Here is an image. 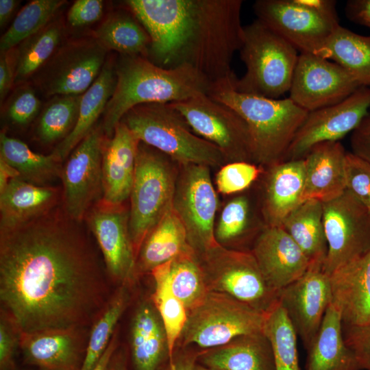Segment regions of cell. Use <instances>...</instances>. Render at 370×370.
<instances>
[{
  "label": "cell",
  "mask_w": 370,
  "mask_h": 370,
  "mask_svg": "<svg viewBox=\"0 0 370 370\" xmlns=\"http://www.w3.org/2000/svg\"><path fill=\"white\" fill-rule=\"evenodd\" d=\"M58 206L0 230L1 309L21 332L86 328L111 296L85 235Z\"/></svg>",
  "instance_id": "obj_1"
},
{
  "label": "cell",
  "mask_w": 370,
  "mask_h": 370,
  "mask_svg": "<svg viewBox=\"0 0 370 370\" xmlns=\"http://www.w3.org/2000/svg\"><path fill=\"white\" fill-rule=\"evenodd\" d=\"M241 0H175L157 54L159 66H192L210 84L234 75L244 36Z\"/></svg>",
  "instance_id": "obj_2"
},
{
  "label": "cell",
  "mask_w": 370,
  "mask_h": 370,
  "mask_svg": "<svg viewBox=\"0 0 370 370\" xmlns=\"http://www.w3.org/2000/svg\"><path fill=\"white\" fill-rule=\"evenodd\" d=\"M116 82L103 112V130L110 138L134 107L169 103L208 94L210 82L188 64L166 69L142 56H123L115 64Z\"/></svg>",
  "instance_id": "obj_3"
},
{
  "label": "cell",
  "mask_w": 370,
  "mask_h": 370,
  "mask_svg": "<svg viewBox=\"0 0 370 370\" xmlns=\"http://www.w3.org/2000/svg\"><path fill=\"white\" fill-rule=\"evenodd\" d=\"M235 74L210 84L208 95L237 112L247 123L254 162L267 167L284 161L308 112L289 97L269 99L237 91Z\"/></svg>",
  "instance_id": "obj_4"
},
{
  "label": "cell",
  "mask_w": 370,
  "mask_h": 370,
  "mask_svg": "<svg viewBox=\"0 0 370 370\" xmlns=\"http://www.w3.org/2000/svg\"><path fill=\"white\" fill-rule=\"evenodd\" d=\"M142 142L164 153L180 166H222L227 163L221 151L199 137L170 103L136 106L122 118Z\"/></svg>",
  "instance_id": "obj_5"
},
{
  "label": "cell",
  "mask_w": 370,
  "mask_h": 370,
  "mask_svg": "<svg viewBox=\"0 0 370 370\" xmlns=\"http://www.w3.org/2000/svg\"><path fill=\"white\" fill-rule=\"evenodd\" d=\"M239 51L246 71L237 91L275 99L289 92L299 54L288 42L256 19L244 26Z\"/></svg>",
  "instance_id": "obj_6"
},
{
  "label": "cell",
  "mask_w": 370,
  "mask_h": 370,
  "mask_svg": "<svg viewBox=\"0 0 370 370\" xmlns=\"http://www.w3.org/2000/svg\"><path fill=\"white\" fill-rule=\"evenodd\" d=\"M173 162L140 142L129 209V229L136 256L151 230L173 208L177 176Z\"/></svg>",
  "instance_id": "obj_7"
},
{
  "label": "cell",
  "mask_w": 370,
  "mask_h": 370,
  "mask_svg": "<svg viewBox=\"0 0 370 370\" xmlns=\"http://www.w3.org/2000/svg\"><path fill=\"white\" fill-rule=\"evenodd\" d=\"M267 315L230 295L210 291L188 312L181 337L185 345L223 346L240 336L264 333Z\"/></svg>",
  "instance_id": "obj_8"
},
{
  "label": "cell",
  "mask_w": 370,
  "mask_h": 370,
  "mask_svg": "<svg viewBox=\"0 0 370 370\" xmlns=\"http://www.w3.org/2000/svg\"><path fill=\"white\" fill-rule=\"evenodd\" d=\"M199 257L210 291L230 295L265 314L279 303V293L267 283L250 251L218 245Z\"/></svg>",
  "instance_id": "obj_9"
},
{
  "label": "cell",
  "mask_w": 370,
  "mask_h": 370,
  "mask_svg": "<svg viewBox=\"0 0 370 370\" xmlns=\"http://www.w3.org/2000/svg\"><path fill=\"white\" fill-rule=\"evenodd\" d=\"M169 103L182 114L194 133L221 151L227 163H255L248 126L231 108L207 94Z\"/></svg>",
  "instance_id": "obj_10"
},
{
  "label": "cell",
  "mask_w": 370,
  "mask_h": 370,
  "mask_svg": "<svg viewBox=\"0 0 370 370\" xmlns=\"http://www.w3.org/2000/svg\"><path fill=\"white\" fill-rule=\"evenodd\" d=\"M173 199V209L186 232L190 246L199 256L219 245L214 237L219 200L210 166H180Z\"/></svg>",
  "instance_id": "obj_11"
},
{
  "label": "cell",
  "mask_w": 370,
  "mask_h": 370,
  "mask_svg": "<svg viewBox=\"0 0 370 370\" xmlns=\"http://www.w3.org/2000/svg\"><path fill=\"white\" fill-rule=\"evenodd\" d=\"M322 205L328 244L323 269L330 275L370 249V213L347 189Z\"/></svg>",
  "instance_id": "obj_12"
},
{
  "label": "cell",
  "mask_w": 370,
  "mask_h": 370,
  "mask_svg": "<svg viewBox=\"0 0 370 370\" xmlns=\"http://www.w3.org/2000/svg\"><path fill=\"white\" fill-rule=\"evenodd\" d=\"M103 127L95 126L77 145L62 166L63 210L79 223L103 196ZM102 199V197H101Z\"/></svg>",
  "instance_id": "obj_13"
},
{
  "label": "cell",
  "mask_w": 370,
  "mask_h": 370,
  "mask_svg": "<svg viewBox=\"0 0 370 370\" xmlns=\"http://www.w3.org/2000/svg\"><path fill=\"white\" fill-rule=\"evenodd\" d=\"M102 253L107 274L119 286L137 278V256L129 229V210L100 199L85 217Z\"/></svg>",
  "instance_id": "obj_14"
},
{
  "label": "cell",
  "mask_w": 370,
  "mask_h": 370,
  "mask_svg": "<svg viewBox=\"0 0 370 370\" xmlns=\"http://www.w3.org/2000/svg\"><path fill=\"white\" fill-rule=\"evenodd\" d=\"M107 50L94 38L70 42L50 58L40 77L47 96L84 94L100 74Z\"/></svg>",
  "instance_id": "obj_15"
},
{
  "label": "cell",
  "mask_w": 370,
  "mask_h": 370,
  "mask_svg": "<svg viewBox=\"0 0 370 370\" xmlns=\"http://www.w3.org/2000/svg\"><path fill=\"white\" fill-rule=\"evenodd\" d=\"M370 108V87L360 86L341 102L308 113L284 160L304 158L317 144L339 141L353 132Z\"/></svg>",
  "instance_id": "obj_16"
},
{
  "label": "cell",
  "mask_w": 370,
  "mask_h": 370,
  "mask_svg": "<svg viewBox=\"0 0 370 370\" xmlns=\"http://www.w3.org/2000/svg\"><path fill=\"white\" fill-rule=\"evenodd\" d=\"M253 8L256 19L300 53L317 55L340 25L328 21L300 0H257Z\"/></svg>",
  "instance_id": "obj_17"
},
{
  "label": "cell",
  "mask_w": 370,
  "mask_h": 370,
  "mask_svg": "<svg viewBox=\"0 0 370 370\" xmlns=\"http://www.w3.org/2000/svg\"><path fill=\"white\" fill-rule=\"evenodd\" d=\"M360 86L337 63L312 53H299L289 98L308 112L342 101Z\"/></svg>",
  "instance_id": "obj_18"
},
{
  "label": "cell",
  "mask_w": 370,
  "mask_h": 370,
  "mask_svg": "<svg viewBox=\"0 0 370 370\" xmlns=\"http://www.w3.org/2000/svg\"><path fill=\"white\" fill-rule=\"evenodd\" d=\"M284 309L306 349L314 340L332 302L330 277L323 264H310L306 272L279 292Z\"/></svg>",
  "instance_id": "obj_19"
},
{
  "label": "cell",
  "mask_w": 370,
  "mask_h": 370,
  "mask_svg": "<svg viewBox=\"0 0 370 370\" xmlns=\"http://www.w3.org/2000/svg\"><path fill=\"white\" fill-rule=\"evenodd\" d=\"M85 328L21 332L25 362L39 370H81L87 347Z\"/></svg>",
  "instance_id": "obj_20"
},
{
  "label": "cell",
  "mask_w": 370,
  "mask_h": 370,
  "mask_svg": "<svg viewBox=\"0 0 370 370\" xmlns=\"http://www.w3.org/2000/svg\"><path fill=\"white\" fill-rule=\"evenodd\" d=\"M250 251L267 283L278 293L303 275L310 265L303 251L282 226L265 225Z\"/></svg>",
  "instance_id": "obj_21"
},
{
  "label": "cell",
  "mask_w": 370,
  "mask_h": 370,
  "mask_svg": "<svg viewBox=\"0 0 370 370\" xmlns=\"http://www.w3.org/2000/svg\"><path fill=\"white\" fill-rule=\"evenodd\" d=\"M260 212L265 225L282 226L285 218L302 201L304 158L284 160L264 167Z\"/></svg>",
  "instance_id": "obj_22"
},
{
  "label": "cell",
  "mask_w": 370,
  "mask_h": 370,
  "mask_svg": "<svg viewBox=\"0 0 370 370\" xmlns=\"http://www.w3.org/2000/svg\"><path fill=\"white\" fill-rule=\"evenodd\" d=\"M140 140L121 121L104 141L102 153V200L123 204L131 193Z\"/></svg>",
  "instance_id": "obj_23"
},
{
  "label": "cell",
  "mask_w": 370,
  "mask_h": 370,
  "mask_svg": "<svg viewBox=\"0 0 370 370\" xmlns=\"http://www.w3.org/2000/svg\"><path fill=\"white\" fill-rule=\"evenodd\" d=\"M330 277L332 303L343 327L370 323V249L334 271Z\"/></svg>",
  "instance_id": "obj_24"
},
{
  "label": "cell",
  "mask_w": 370,
  "mask_h": 370,
  "mask_svg": "<svg viewBox=\"0 0 370 370\" xmlns=\"http://www.w3.org/2000/svg\"><path fill=\"white\" fill-rule=\"evenodd\" d=\"M340 141L312 147L304 157L305 182L302 200L322 203L339 197L346 190V156Z\"/></svg>",
  "instance_id": "obj_25"
},
{
  "label": "cell",
  "mask_w": 370,
  "mask_h": 370,
  "mask_svg": "<svg viewBox=\"0 0 370 370\" xmlns=\"http://www.w3.org/2000/svg\"><path fill=\"white\" fill-rule=\"evenodd\" d=\"M59 190L21 177L12 179L0 193V230L16 227L38 217L58 205Z\"/></svg>",
  "instance_id": "obj_26"
},
{
  "label": "cell",
  "mask_w": 370,
  "mask_h": 370,
  "mask_svg": "<svg viewBox=\"0 0 370 370\" xmlns=\"http://www.w3.org/2000/svg\"><path fill=\"white\" fill-rule=\"evenodd\" d=\"M306 351V370H360L345 343L341 313L332 302Z\"/></svg>",
  "instance_id": "obj_27"
},
{
  "label": "cell",
  "mask_w": 370,
  "mask_h": 370,
  "mask_svg": "<svg viewBox=\"0 0 370 370\" xmlns=\"http://www.w3.org/2000/svg\"><path fill=\"white\" fill-rule=\"evenodd\" d=\"M130 339L134 369L156 370L168 349L162 322L151 301L145 300L136 308Z\"/></svg>",
  "instance_id": "obj_28"
},
{
  "label": "cell",
  "mask_w": 370,
  "mask_h": 370,
  "mask_svg": "<svg viewBox=\"0 0 370 370\" xmlns=\"http://www.w3.org/2000/svg\"><path fill=\"white\" fill-rule=\"evenodd\" d=\"M191 249L184 226L172 208L142 243L136 259L137 276L150 273L155 268Z\"/></svg>",
  "instance_id": "obj_29"
},
{
  "label": "cell",
  "mask_w": 370,
  "mask_h": 370,
  "mask_svg": "<svg viewBox=\"0 0 370 370\" xmlns=\"http://www.w3.org/2000/svg\"><path fill=\"white\" fill-rule=\"evenodd\" d=\"M116 82L115 64L106 62L97 78L82 95L78 119L73 131L52 152L62 162L96 126L114 92Z\"/></svg>",
  "instance_id": "obj_30"
},
{
  "label": "cell",
  "mask_w": 370,
  "mask_h": 370,
  "mask_svg": "<svg viewBox=\"0 0 370 370\" xmlns=\"http://www.w3.org/2000/svg\"><path fill=\"white\" fill-rule=\"evenodd\" d=\"M203 362L215 370H275L271 345L264 333L240 336L206 354Z\"/></svg>",
  "instance_id": "obj_31"
},
{
  "label": "cell",
  "mask_w": 370,
  "mask_h": 370,
  "mask_svg": "<svg viewBox=\"0 0 370 370\" xmlns=\"http://www.w3.org/2000/svg\"><path fill=\"white\" fill-rule=\"evenodd\" d=\"M282 227L303 251L310 264L323 265L328 244L321 201H303L285 218Z\"/></svg>",
  "instance_id": "obj_32"
},
{
  "label": "cell",
  "mask_w": 370,
  "mask_h": 370,
  "mask_svg": "<svg viewBox=\"0 0 370 370\" xmlns=\"http://www.w3.org/2000/svg\"><path fill=\"white\" fill-rule=\"evenodd\" d=\"M317 56L344 68L360 84L370 87V36L337 27Z\"/></svg>",
  "instance_id": "obj_33"
},
{
  "label": "cell",
  "mask_w": 370,
  "mask_h": 370,
  "mask_svg": "<svg viewBox=\"0 0 370 370\" xmlns=\"http://www.w3.org/2000/svg\"><path fill=\"white\" fill-rule=\"evenodd\" d=\"M95 38L107 51L148 57L150 37L130 10L110 13L95 31Z\"/></svg>",
  "instance_id": "obj_34"
},
{
  "label": "cell",
  "mask_w": 370,
  "mask_h": 370,
  "mask_svg": "<svg viewBox=\"0 0 370 370\" xmlns=\"http://www.w3.org/2000/svg\"><path fill=\"white\" fill-rule=\"evenodd\" d=\"M0 158L14 168L21 179L36 185L48 186L61 177L62 161L56 155L36 153L25 143L4 132L0 135Z\"/></svg>",
  "instance_id": "obj_35"
},
{
  "label": "cell",
  "mask_w": 370,
  "mask_h": 370,
  "mask_svg": "<svg viewBox=\"0 0 370 370\" xmlns=\"http://www.w3.org/2000/svg\"><path fill=\"white\" fill-rule=\"evenodd\" d=\"M173 294L188 312L199 306L210 291L199 256L191 249L160 266Z\"/></svg>",
  "instance_id": "obj_36"
},
{
  "label": "cell",
  "mask_w": 370,
  "mask_h": 370,
  "mask_svg": "<svg viewBox=\"0 0 370 370\" xmlns=\"http://www.w3.org/2000/svg\"><path fill=\"white\" fill-rule=\"evenodd\" d=\"M131 286L128 284L119 286L92 323L81 370H91L106 349L119 319L130 304Z\"/></svg>",
  "instance_id": "obj_37"
},
{
  "label": "cell",
  "mask_w": 370,
  "mask_h": 370,
  "mask_svg": "<svg viewBox=\"0 0 370 370\" xmlns=\"http://www.w3.org/2000/svg\"><path fill=\"white\" fill-rule=\"evenodd\" d=\"M154 290L151 301L162 322L166 336L169 367L175 363L174 348L181 337L188 319L184 304L171 292L164 272L159 266L151 271Z\"/></svg>",
  "instance_id": "obj_38"
},
{
  "label": "cell",
  "mask_w": 370,
  "mask_h": 370,
  "mask_svg": "<svg viewBox=\"0 0 370 370\" xmlns=\"http://www.w3.org/2000/svg\"><path fill=\"white\" fill-rule=\"evenodd\" d=\"M62 35V26L51 21L19 44L16 53V82L25 80L50 60L58 50Z\"/></svg>",
  "instance_id": "obj_39"
},
{
  "label": "cell",
  "mask_w": 370,
  "mask_h": 370,
  "mask_svg": "<svg viewBox=\"0 0 370 370\" xmlns=\"http://www.w3.org/2000/svg\"><path fill=\"white\" fill-rule=\"evenodd\" d=\"M65 3L63 0H34L27 3L1 36V52L12 49L45 27Z\"/></svg>",
  "instance_id": "obj_40"
},
{
  "label": "cell",
  "mask_w": 370,
  "mask_h": 370,
  "mask_svg": "<svg viewBox=\"0 0 370 370\" xmlns=\"http://www.w3.org/2000/svg\"><path fill=\"white\" fill-rule=\"evenodd\" d=\"M81 98L82 95H58L47 104L36 127V136L42 143L62 141L70 134L78 119Z\"/></svg>",
  "instance_id": "obj_41"
},
{
  "label": "cell",
  "mask_w": 370,
  "mask_h": 370,
  "mask_svg": "<svg viewBox=\"0 0 370 370\" xmlns=\"http://www.w3.org/2000/svg\"><path fill=\"white\" fill-rule=\"evenodd\" d=\"M264 334L271 345L275 370H300L297 335L280 303L267 315Z\"/></svg>",
  "instance_id": "obj_42"
},
{
  "label": "cell",
  "mask_w": 370,
  "mask_h": 370,
  "mask_svg": "<svg viewBox=\"0 0 370 370\" xmlns=\"http://www.w3.org/2000/svg\"><path fill=\"white\" fill-rule=\"evenodd\" d=\"M251 199L239 195L223 208L214 227L216 241L221 245L237 241L254 233V212Z\"/></svg>",
  "instance_id": "obj_43"
},
{
  "label": "cell",
  "mask_w": 370,
  "mask_h": 370,
  "mask_svg": "<svg viewBox=\"0 0 370 370\" xmlns=\"http://www.w3.org/2000/svg\"><path fill=\"white\" fill-rule=\"evenodd\" d=\"M264 167L254 162H234L221 166L216 175L219 193L236 194L248 189L263 174Z\"/></svg>",
  "instance_id": "obj_44"
},
{
  "label": "cell",
  "mask_w": 370,
  "mask_h": 370,
  "mask_svg": "<svg viewBox=\"0 0 370 370\" xmlns=\"http://www.w3.org/2000/svg\"><path fill=\"white\" fill-rule=\"evenodd\" d=\"M346 189L370 213V163L347 152Z\"/></svg>",
  "instance_id": "obj_45"
},
{
  "label": "cell",
  "mask_w": 370,
  "mask_h": 370,
  "mask_svg": "<svg viewBox=\"0 0 370 370\" xmlns=\"http://www.w3.org/2000/svg\"><path fill=\"white\" fill-rule=\"evenodd\" d=\"M40 109V101L29 87L16 91L5 109L8 119L13 124L24 126L30 123Z\"/></svg>",
  "instance_id": "obj_46"
},
{
  "label": "cell",
  "mask_w": 370,
  "mask_h": 370,
  "mask_svg": "<svg viewBox=\"0 0 370 370\" xmlns=\"http://www.w3.org/2000/svg\"><path fill=\"white\" fill-rule=\"evenodd\" d=\"M21 330L3 309L0 316V370H16L15 354L19 348Z\"/></svg>",
  "instance_id": "obj_47"
},
{
  "label": "cell",
  "mask_w": 370,
  "mask_h": 370,
  "mask_svg": "<svg viewBox=\"0 0 370 370\" xmlns=\"http://www.w3.org/2000/svg\"><path fill=\"white\" fill-rule=\"evenodd\" d=\"M347 347L354 353L360 370H370V323L343 327Z\"/></svg>",
  "instance_id": "obj_48"
},
{
  "label": "cell",
  "mask_w": 370,
  "mask_h": 370,
  "mask_svg": "<svg viewBox=\"0 0 370 370\" xmlns=\"http://www.w3.org/2000/svg\"><path fill=\"white\" fill-rule=\"evenodd\" d=\"M101 0H77L71 6L67 20L73 27H81L97 21L103 14Z\"/></svg>",
  "instance_id": "obj_49"
},
{
  "label": "cell",
  "mask_w": 370,
  "mask_h": 370,
  "mask_svg": "<svg viewBox=\"0 0 370 370\" xmlns=\"http://www.w3.org/2000/svg\"><path fill=\"white\" fill-rule=\"evenodd\" d=\"M352 153L370 163V112L352 132Z\"/></svg>",
  "instance_id": "obj_50"
},
{
  "label": "cell",
  "mask_w": 370,
  "mask_h": 370,
  "mask_svg": "<svg viewBox=\"0 0 370 370\" xmlns=\"http://www.w3.org/2000/svg\"><path fill=\"white\" fill-rule=\"evenodd\" d=\"M11 50L1 52L0 58V97L2 101L15 82L16 62L13 63Z\"/></svg>",
  "instance_id": "obj_51"
},
{
  "label": "cell",
  "mask_w": 370,
  "mask_h": 370,
  "mask_svg": "<svg viewBox=\"0 0 370 370\" xmlns=\"http://www.w3.org/2000/svg\"><path fill=\"white\" fill-rule=\"evenodd\" d=\"M345 12L349 21L370 29V0H349Z\"/></svg>",
  "instance_id": "obj_52"
},
{
  "label": "cell",
  "mask_w": 370,
  "mask_h": 370,
  "mask_svg": "<svg viewBox=\"0 0 370 370\" xmlns=\"http://www.w3.org/2000/svg\"><path fill=\"white\" fill-rule=\"evenodd\" d=\"M321 16L335 25H340L336 12V1L333 0H300Z\"/></svg>",
  "instance_id": "obj_53"
},
{
  "label": "cell",
  "mask_w": 370,
  "mask_h": 370,
  "mask_svg": "<svg viewBox=\"0 0 370 370\" xmlns=\"http://www.w3.org/2000/svg\"><path fill=\"white\" fill-rule=\"evenodd\" d=\"M119 347L118 330L114 333L106 349L91 370H108L110 360Z\"/></svg>",
  "instance_id": "obj_54"
},
{
  "label": "cell",
  "mask_w": 370,
  "mask_h": 370,
  "mask_svg": "<svg viewBox=\"0 0 370 370\" xmlns=\"http://www.w3.org/2000/svg\"><path fill=\"white\" fill-rule=\"evenodd\" d=\"M20 177L19 173L0 158V193H2L14 178Z\"/></svg>",
  "instance_id": "obj_55"
},
{
  "label": "cell",
  "mask_w": 370,
  "mask_h": 370,
  "mask_svg": "<svg viewBox=\"0 0 370 370\" xmlns=\"http://www.w3.org/2000/svg\"><path fill=\"white\" fill-rule=\"evenodd\" d=\"M19 4L16 0H1L0 1V26L4 27L10 20L14 11Z\"/></svg>",
  "instance_id": "obj_56"
},
{
  "label": "cell",
  "mask_w": 370,
  "mask_h": 370,
  "mask_svg": "<svg viewBox=\"0 0 370 370\" xmlns=\"http://www.w3.org/2000/svg\"><path fill=\"white\" fill-rule=\"evenodd\" d=\"M108 370H127L125 352L117 349L112 357Z\"/></svg>",
  "instance_id": "obj_57"
},
{
  "label": "cell",
  "mask_w": 370,
  "mask_h": 370,
  "mask_svg": "<svg viewBox=\"0 0 370 370\" xmlns=\"http://www.w3.org/2000/svg\"><path fill=\"white\" fill-rule=\"evenodd\" d=\"M195 356H184L175 360L173 367H169V370H194Z\"/></svg>",
  "instance_id": "obj_58"
},
{
  "label": "cell",
  "mask_w": 370,
  "mask_h": 370,
  "mask_svg": "<svg viewBox=\"0 0 370 370\" xmlns=\"http://www.w3.org/2000/svg\"><path fill=\"white\" fill-rule=\"evenodd\" d=\"M194 370H215L207 367L203 366H195Z\"/></svg>",
  "instance_id": "obj_59"
}]
</instances>
